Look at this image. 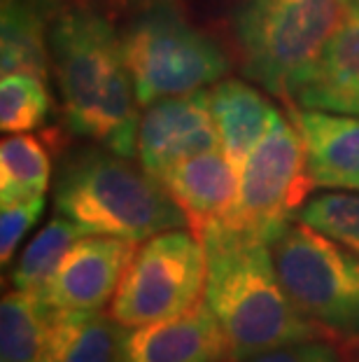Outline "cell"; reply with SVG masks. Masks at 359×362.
I'll return each mask as SVG.
<instances>
[{
  "label": "cell",
  "instance_id": "1",
  "mask_svg": "<svg viewBox=\"0 0 359 362\" xmlns=\"http://www.w3.org/2000/svg\"><path fill=\"white\" fill-rule=\"evenodd\" d=\"M201 238L208 255L203 299L226 334L229 362L327 337L287 295L269 241L221 222Z\"/></svg>",
  "mask_w": 359,
  "mask_h": 362
},
{
  "label": "cell",
  "instance_id": "2",
  "mask_svg": "<svg viewBox=\"0 0 359 362\" xmlns=\"http://www.w3.org/2000/svg\"><path fill=\"white\" fill-rule=\"evenodd\" d=\"M68 127L121 157H138V98L121 35L91 7H68L49 28Z\"/></svg>",
  "mask_w": 359,
  "mask_h": 362
},
{
  "label": "cell",
  "instance_id": "3",
  "mask_svg": "<svg viewBox=\"0 0 359 362\" xmlns=\"http://www.w3.org/2000/svg\"><path fill=\"white\" fill-rule=\"evenodd\" d=\"M54 206L87 234L135 243L189 227L187 215L154 175L110 150H84L68 159L56 178Z\"/></svg>",
  "mask_w": 359,
  "mask_h": 362
},
{
  "label": "cell",
  "instance_id": "4",
  "mask_svg": "<svg viewBox=\"0 0 359 362\" xmlns=\"http://www.w3.org/2000/svg\"><path fill=\"white\" fill-rule=\"evenodd\" d=\"M348 0H241L233 35L248 78L294 98L346 14Z\"/></svg>",
  "mask_w": 359,
  "mask_h": 362
},
{
  "label": "cell",
  "instance_id": "5",
  "mask_svg": "<svg viewBox=\"0 0 359 362\" xmlns=\"http://www.w3.org/2000/svg\"><path fill=\"white\" fill-rule=\"evenodd\" d=\"M138 105L205 89L229 71L224 49L171 3H152L121 35Z\"/></svg>",
  "mask_w": 359,
  "mask_h": 362
},
{
  "label": "cell",
  "instance_id": "6",
  "mask_svg": "<svg viewBox=\"0 0 359 362\" xmlns=\"http://www.w3.org/2000/svg\"><path fill=\"white\" fill-rule=\"evenodd\" d=\"M287 295L327 337L359 341V252L292 220L271 243Z\"/></svg>",
  "mask_w": 359,
  "mask_h": 362
},
{
  "label": "cell",
  "instance_id": "7",
  "mask_svg": "<svg viewBox=\"0 0 359 362\" xmlns=\"http://www.w3.org/2000/svg\"><path fill=\"white\" fill-rule=\"evenodd\" d=\"M208 279L205 243L194 229H168L147 238L110 302L124 327L171 320L203 302Z\"/></svg>",
  "mask_w": 359,
  "mask_h": 362
},
{
  "label": "cell",
  "instance_id": "8",
  "mask_svg": "<svg viewBox=\"0 0 359 362\" xmlns=\"http://www.w3.org/2000/svg\"><path fill=\"white\" fill-rule=\"evenodd\" d=\"M238 199L226 222L273 243L285 232L315 185L301 134L278 112L276 122L241 166Z\"/></svg>",
  "mask_w": 359,
  "mask_h": 362
},
{
  "label": "cell",
  "instance_id": "9",
  "mask_svg": "<svg viewBox=\"0 0 359 362\" xmlns=\"http://www.w3.org/2000/svg\"><path fill=\"white\" fill-rule=\"evenodd\" d=\"M219 148L210 91L168 96L145 107L138 131L140 166L157 180L175 164Z\"/></svg>",
  "mask_w": 359,
  "mask_h": 362
},
{
  "label": "cell",
  "instance_id": "10",
  "mask_svg": "<svg viewBox=\"0 0 359 362\" xmlns=\"http://www.w3.org/2000/svg\"><path fill=\"white\" fill-rule=\"evenodd\" d=\"M135 252L138 248L131 238L82 236L37 295L51 309L101 311L112 302Z\"/></svg>",
  "mask_w": 359,
  "mask_h": 362
},
{
  "label": "cell",
  "instance_id": "11",
  "mask_svg": "<svg viewBox=\"0 0 359 362\" xmlns=\"http://www.w3.org/2000/svg\"><path fill=\"white\" fill-rule=\"evenodd\" d=\"M121 362H229V341L203 299L178 318L128 327Z\"/></svg>",
  "mask_w": 359,
  "mask_h": 362
},
{
  "label": "cell",
  "instance_id": "12",
  "mask_svg": "<svg viewBox=\"0 0 359 362\" xmlns=\"http://www.w3.org/2000/svg\"><path fill=\"white\" fill-rule=\"evenodd\" d=\"M159 182L171 192L189 227L201 236L205 227L229 220L238 199L241 173L224 150L217 148L175 164Z\"/></svg>",
  "mask_w": 359,
  "mask_h": 362
},
{
  "label": "cell",
  "instance_id": "13",
  "mask_svg": "<svg viewBox=\"0 0 359 362\" xmlns=\"http://www.w3.org/2000/svg\"><path fill=\"white\" fill-rule=\"evenodd\" d=\"M294 103L308 110L359 115V0H348L339 28L296 89Z\"/></svg>",
  "mask_w": 359,
  "mask_h": 362
},
{
  "label": "cell",
  "instance_id": "14",
  "mask_svg": "<svg viewBox=\"0 0 359 362\" xmlns=\"http://www.w3.org/2000/svg\"><path fill=\"white\" fill-rule=\"evenodd\" d=\"M289 117L303 138L315 185L339 187L341 180L359 173V115L294 105Z\"/></svg>",
  "mask_w": 359,
  "mask_h": 362
},
{
  "label": "cell",
  "instance_id": "15",
  "mask_svg": "<svg viewBox=\"0 0 359 362\" xmlns=\"http://www.w3.org/2000/svg\"><path fill=\"white\" fill-rule=\"evenodd\" d=\"M210 110L219 134V148L238 171L278 117L269 98L243 80L215 84L210 89Z\"/></svg>",
  "mask_w": 359,
  "mask_h": 362
},
{
  "label": "cell",
  "instance_id": "16",
  "mask_svg": "<svg viewBox=\"0 0 359 362\" xmlns=\"http://www.w3.org/2000/svg\"><path fill=\"white\" fill-rule=\"evenodd\" d=\"M126 329L101 311L54 309L47 346L37 362H121Z\"/></svg>",
  "mask_w": 359,
  "mask_h": 362
},
{
  "label": "cell",
  "instance_id": "17",
  "mask_svg": "<svg viewBox=\"0 0 359 362\" xmlns=\"http://www.w3.org/2000/svg\"><path fill=\"white\" fill-rule=\"evenodd\" d=\"M47 0H0V71L47 80L49 49Z\"/></svg>",
  "mask_w": 359,
  "mask_h": 362
},
{
  "label": "cell",
  "instance_id": "18",
  "mask_svg": "<svg viewBox=\"0 0 359 362\" xmlns=\"http://www.w3.org/2000/svg\"><path fill=\"white\" fill-rule=\"evenodd\" d=\"M54 309L37 292L12 290L0 304V344L5 362H37L49 339Z\"/></svg>",
  "mask_w": 359,
  "mask_h": 362
},
{
  "label": "cell",
  "instance_id": "19",
  "mask_svg": "<svg viewBox=\"0 0 359 362\" xmlns=\"http://www.w3.org/2000/svg\"><path fill=\"white\" fill-rule=\"evenodd\" d=\"M47 148L30 134H14L0 145V202L3 206L44 197L49 187Z\"/></svg>",
  "mask_w": 359,
  "mask_h": 362
},
{
  "label": "cell",
  "instance_id": "20",
  "mask_svg": "<svg viewBox=\"0 0 359 362\" xmlns=\"http://www.w3.org/2000/svg\"><path fill=\"white\" fill-rule=\"evenodd\" d=\"M82 236H89L80 225H75L71 218L56 213L49 220V225L37 234L33 241L21 252L12 272L14 290L40 292L47 281L54 276L59 264L68 255V250L80 241Z\"/></svg>",
  "mask_w": 359,
  "mask_h": 362
},
{
  "label": "cell",
  "instance_id": "21",
  "mask_svg": "<svg viewBox=\"0 0 359 362\" xmlns=\"http://www.w3.org/2000/svg\"><path fill=\"white\" fill-rule=\"evenodd\" d=\"M49 115V91L35 75H3L0 82V127L5 134H28Z\"/></svg>",
  "mask_w": 359,
  "mask_h": 362
},
{
  "label": "cell",
  "instance_id": "22",
  "mask_svg": "<svg viewBox=\"0 0 359 362\" xmlns=\"http://www.w3.org/2000/svg\"><path fill=\"white\" fill-rule=\"evenodd\" d=\"M294 220L334 238L346 248L359 252V194L329 192L301 206Z\"/></svg>",
  "mask_w": 359,
  "mask_h": 362
},
{
  "label": "cell",
  "instance_id": "23",
  "mask_svg": "<svg viewBox=\"0 0 359 362\" xmlns=\"http://www.w3.org/2000/svg\"><path fill=\"white\" fill-rule=\"evenodd\" d=\"M42 211H44V197L3 206V213H0V262H3V267L10 264L21 238L40 220Z\"/></svg>",
  "mask_w": 359,
  "mask_h": 362
},
{
  "label": "cell",
  "instance_id": "24",
  "mask_svg": "<svg viewBox=\"0 0 359 362\" xmlns=\"http://www.w3.org/2000/svg\"><path fill=\"white\" fill-rule=\"evenodd\" d=\"M248 362H346V358H343V353L336 344L312 339V341H301L262 353V356L252 358Z\"/></svg>",
  "mask_w": 359,
  "mask_h": 362
},
{
  "label": "cell",
  "instance_id": "25",
  "mask_svg": "<svg viewBox=\"0 0 359 362\" xmlns=\"http://www.w3.org/2000/svg\"><path fill=\"white\" fill-rule=\"evenodd\" d=\"M339 187H341V189H355V192H359V173L353 175V178L341 180V182H339Z\"/></svg>",
  "mask_w": 359,
  "mask_h": 362
},
{
  "label": "cell",
  "instance_id": "26",
  "mask_svg": "<svg viewBox=\"0 0 359 362\" xmlns=\"http://www.w3.org/2000/svg\"><path fill=\"white\" fill-rule=\"evenodd\" d=\"M121 3H142V0H121Z\"/></svg>",
  "mask_w": 359,
  "mask_h": 362
},
{
  "label": "cell",
  "instance_id": "27",
  "mask_svg": "<svg viewBox=\"0 0 359 362\" xmlns=\"http://www.w3.org/2000/svg\"><path fill=\"white\" fill-rule=\"evenodd\" d=\"M3 362H5V360H3Z\"/></svg>",
  "mask_w": 359,
  "mask_h": 362
}]
</instances>
